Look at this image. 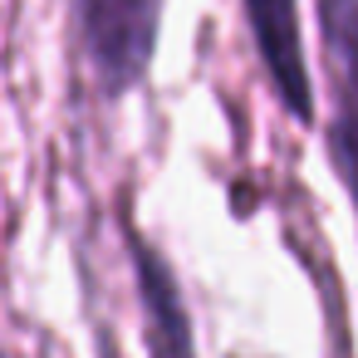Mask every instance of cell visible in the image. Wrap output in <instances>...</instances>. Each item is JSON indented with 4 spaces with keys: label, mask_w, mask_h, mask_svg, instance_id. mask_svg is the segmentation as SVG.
Instances as JSON below:
<instances>
[{
    "label": "cell",
    "mask_w": 358,
    "mask_h": 358,
    "mask_svg": "<svg viewBox=\"0 0 358 358\" xmlns=\"http://www.w3.org/2000/svg\"><path fill=\"white\" fill-rule=\"evenodd\" d=\"M241 20L275 103L289 113V123L314 128V69L304 55L299 0H241Z\"/></svg>",
    "instance_id": "obj_3"
},
{
    "label": "cell",
    "mask_w": 358,
    "mask_h": 358,
    "mask_svg": "<svg viewBox=\"0 0 358 358\" xmlns=\"http://www.w3.org/2000/svg\"><path fill=\"white\" fill-rule=\"evenodd\" d=\"M167 0H69V40L99 103H123L152 74Z\"/></svg>",
    "instance_id": "obj_1"
},
{
    "label": "cell",
    "mask_w": 358,
    "mask_h": 358,
    "mask_svg": "<svg viewBox=\"0 0 358 358\" xmlns=\"http://www.w3.org/2000/svg\"><path fill=\"white\" fill-rule=\"evenodd\" d=\"M324 64V148L329 167L358 216V0H314Z\"/></svg>",
    "instance_id": "obj_2"
},
{
    "label": "cell",
    "mask_w": 358,
    "mask_h": 358,
    "mask_svg": "<svg viewBox=\"0 0 358 358\" xmlns=\"http://www.w3.org/2000/svg\"><path fill=\"white\" fill-rule=\"evenodd\" d=\"M123 236H128V265H133V294H138V324H143L148 358H196L192 314H187L167 250L133 221L123 226Z\"/></svg>",
    "instance_id": "obj_4"
}]
</instances>
